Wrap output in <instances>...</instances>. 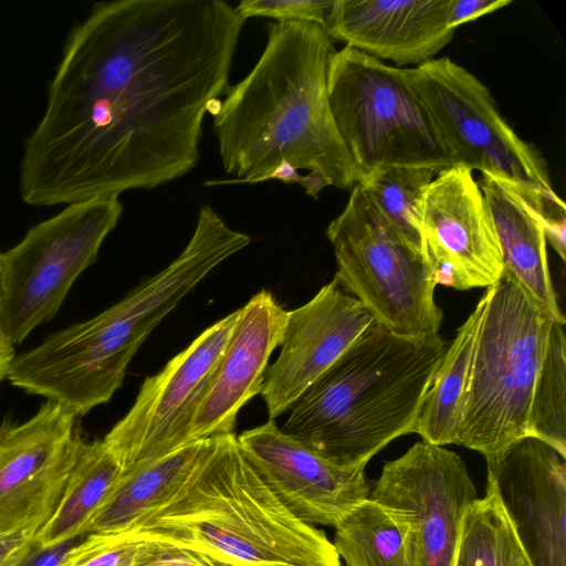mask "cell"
Listing matches in <instances>:
<instances>
[{"label":"cell","mask_w":566,"mask_h":566,"mask_svg":"<svg viewBox=\"0 0 566 566\" xmlns=\"http://www.w3.org/2000/svg\"><path fill=\"white\" fill-rule=\"evenodd\" d=\"M406 71L457 164L509 184L543 219L565 211L543 158L517 136L476 76L447 56Z\"/></svg>","instance_id":"obj_8"},{"label":"cell","mask_w":566,"mask_h":566,"mask_svg":"<svg viewBox=\"0 0 566 566\" xmlns=\"http://www.w3.org/2000/svg\"><path fill=\"white\" fill-rule=\"evenodd\" d=\"M437 172L430 167L392 166L365 176L358 184L410 248L424 259L420 203Z\"/></svg>","instance_id":"obj_25"},{"label":"cell","mask_w":566,"mask_h":566,"mask_svg":"<svg viewBox=\"0 0 566 566\" xmlns=\"http://www.w3.org/2000/svg\"><path fill=\"white\" fill-rule=\"evenodd\" d=\"M13 346L0 324V385L7 379L10 365L15 357Z\"/></svg>","instance_id":"obj_34"},{"label":"cell","mask_w":566,"mask_h":566,"mask_svg":"<svg viewBox=\"0 0 566 566\" xmlns=\"http://www.w3.org/2000/svg\"><path fill=\"white\" fill-rule=\"evenodd\" d=\"M122 474V468L103 440L80 441L74 464L52 516L36 533L41 545L85 535V530Z\"/></svg>","instance_id":"obj_21"},{"label":"cell","mask_w":566,"mask_h":566,"mask_svg":"<svg viewBox=\"0 0 566 566\" xmlns=\"http://www.w3.org/2000/svg\"><path fill=\"white\" fill-rule=\"evenodd\" d=\"M238 443L258 474L298 520L336 527L369 497L365 468H339L269 419L237 436Z\"/></svg>","instance_id":"obj_16"},{"label":"cell","mask_w":566,"mask_h":566,"mask_svg":"<svg viewBox=\"0 0 566 566\" xmlns=\"http://www.w3.org/2000/svg\"><path fill=\"white\" fill-rule=\"evenodd\" d=\"M373 314L336 279L302 306L289 311L281 350L268 366L262 396L269 419L301 396L375 324Z\"/></svg>","instance_id":"obj_15"},{"label":"cell","mask_w":566,"mask_h":566,"mask_svg":"<svg viewBox=\"0 0 566 566\" xmlns=\"http://www.w3.org/2000/svg\"><path fill=\"white\" fill-rule=\"evenodd\" d=\"M488 480L532 566H566V457L525 436L485 458Z\"/></svg>","instance_id":"obj_14"},{"label":"cell","mask_w":566,"mask_h":566,"mask_svg":"<svg viewBox=\"0 0 566 566\" xmlns=\"http://www.w3.org/2000/svg\"><path fill=\"white\" fill-rule=\"evenodd\" d=\"M122 212L119 196L66 205L2 253L0 324L13 345L56 315L77 276L96 261Z\"/></svg>","instance_id":"obj_9"},{"label":"cell","mask_w":566,"mask_h":566,"mask_svg":"<svg viewBox=\"0 0 566 566\" xmlns=\"http://www.w3.org/2000/svg\"><path fill=\"white\" fill-rule=\"evenodd\" d=\"M244 21L221 0L95 3L67 34L45 109L23 142V202L148 190L193 169Z\"/></svg>","instance_id":"obj_1"},{"label":"cell","mask_w":566,"mask_h":566,"mask_svg":"<svg viewBox=\"0 0 566 566\" xmlns=\"http://www.w3.org/2000/svg\"><path fill=\"white\" fill-rule=\"evenodd\" d=\"M327 94L338 134L361 179L392 166L440 171L458 165L406 69L345 45L329 57Z\"/></svg>","instance_id":"obj_6"},{"label":"cell","mask_w":566,"mask_h":566,"mask_svg":"<svg viewBox=\"0 0 566 566\" xmlns=\"http://www.w3.org/2000/svg\"><path fill=\"white\" fill-rule=\"evenodd\" d=\"M34 533L0 534V566H17L35 542Z\"/></svg>","instance_id":"obj_32"},{"label":"cell","mask_w":566,"mask_h":566,"mask_svg":"<svg viewBox=\"0 0 566 566\" xmlns=\"http://www.w3.org/2000/svg\"><path fill=\"white\" fill-rule=\"evenodd\" d=\"M210 439L192 442L168 455L122 471L112 492L91 518L85 535L127 531L161 506L186 481Z\"/></svg>","instance_id":"obj_20"},{"label":"cell","mask_w":566,"mask_h":566,"mask_svg":"<svg viewBox=\"0 0 566 566\" xmlns=\"http://www.w3.org/2000/svg\"><path fill=\"white\" fill-rule=\"evenodd\" d=\"M369 497L400 528L408 566H453L464 514L479 499L464 460L423 440L385 463Z\"/></svg>","instance_id":"obj_10"},{"label":"cell","mask_w":566,"mask_h":566,"mask_svg":"<svg viewBox=\"0 0 566 566\" xmlns=\"http://www.w3.org/2000/svg\"><path fill=\"white\" fill-rule=\"evenodd\" d=\"M449 0H335L324 30L332 40L398 66L420 65L453 39Z\"/></svg>","instance_id":"obj_17"},{"label":"cell","mask_w":566,"mask_h":566,"mask_svg":"<svg viewBox=\"0 0 566 566\" xmlns=\"http://www.w3.org/2000/svg\"><path fill=\"white\" fill-rule=\"evenodd\" d=\"M333 545L345 566H408L400 528L370 497L335 527Z\"/></svg>","instance_id":"obj_24"},{"label":"cell","mask_w":566,"mask_h":566,"mask_svg":"<svg viewBox=\"0 0 566 566\" xmlns=\"http://www.w3.org/2000/svg\"><path fill=\"white\" fill-rule=\"evenodd\" d=\"M326 235L333 247L339 285L390 333L412 339L439 334L442 310L428 261L357 184Z\"/></svg>","instance_id":"obj_7"},{"label":"cell","mask_w":566,"mask_h":566,"mask_svg":"<svg viewBox=\"0 0 566 566\" xmlns=\"http://www.w3.org/2000/svg\"><path fill=\"white\" fill-rule=\"evenodd\" d=\"M3 294V262H2V253L0 252V302Z\"/></svg>","instance_id":"obj_36"},{"label":"cell","mask_w":566,"mask_h":566,"mask_svg":"<svg viewBox=\"0 0 566 566\" xmlns=\"http://www.w3.org/2000/svg\"><path fill=\"white\" fill-rule=\"evenodd\" d=\"M332 39L318 24L275 22L251 72L218 103L213 132L223 169L237 179L207 185L258 184L285 161L353 189L361 175L336 128L327 94Z\"/></svg>","instance_id":"obj_2"},{"label":"cell","mask_w":566,"mask_h":566,"mask_svg":"<svg viewBox=\"0 0 566 566\" xmlns=\"http://www.w3.org/2000/svg\"><path fill=\"white\" fill-rule=\"evenodd\" d=\"M420 230L436 284L471 290L489 287L501 276L494 222L468 167L458 164L436 174L421 198Z\"/></svg>","instance_id":"obj_13"},{"label":"cell","mask_w":566,"mask_h":566,"mask_svg":"<svg viewBox=\"0 0 566 566\" xmlns=\"http://www.w3.org/2000/svg\"><path fill=\"white\" fill-rule=\"evenodd\" d=\"M527 559L488 480L484 497L465 512L453 566H527Z\"/></svg>","instance_id":"obj_23"},{"label":"cell","mask_w":566,"mask_h":566,"mask_svg":"<svg viewBox=\"0 0 566 566\" xmlns=\"http://www.w3.org/2000/svg\"><path fill=\"white\" fill-rule=\"evenodd\" d=\"M527 566H532V565H531V563H528V565H527Z\"/></svg>","instance_id":"obj_37"},{"label":"cell","mask_w":566,"mask_h":566,"mask_svg":"<svg viewBox=\"0 0 566 566\" xmlns=\"http://www.w3.org/2000/svg\"><path fill=\"white\" fill-rule=\"evenodd\" d=\"M133 566H228L199 551L166 541L138 538Z\"/></svg>","instance_id":"obj_29"},{"label":"cell","mask_w":566,"mask_h":566,"mask_svg":"<svg viewBox=\"0 0 566 566\" xmlns=\"http://www.w3.org/2000/svg\"><path fill=\"white\" fill-rule=\"evenodd\" d=\"M240 316L241 308L216 322L145 379L129 411L103 439L122 471L192 443L195 416Z\"/></svg>","instance_id":"obj_11"},{"label":"cell","mask_w":566,"mask_h":566,"mask_svg":"<svg viewBox=\"0 0 566 566\" xmlns=\"http://www.w3.org/2000/svg\"><path fill=\"white\" fill-rule=\"evenodd\" d=\"M139 539L128 532L90 533L78 539L59 566H133Z\"/></svg>","instance_id":"obj_27"},{"label":"cell","mask_w":566,"mask_h":566,"mask_svg":"<svg viewBox=\"0 0 566 566\" xmlns=\"http://www.w3.org/2000/svg\"><path fill=\"white\" fill-rule=\"evenodd\" d=\"M510 3L511 0H449L447 23L455 30L463 23L479 19Z\"/></svg>","instance_id":"obj_30"},{"label":"cell","mask_w":566,"mask_h":566,"mask_svg":"<svg viewBox=\"0 0 566 566\" xmlns=\"http://www.w3.org/2000/svg\"><path fill=\"white\" fill-rule=\"evenodd\" d=\"M484 306L483 293L450 342L424 396L413 433L426 442L442 447L457 444L470 364Z\"/></svg>","instance_id":"obj_22"},{"label":"cell","mask_w":566,"mask_h":566,"mask_svg":"<svg viewBox=\"0 0 566 566\" xmlns=\"http://www.w3.org/2000/svg\"><path fill=\"white\" fill-rule=\"evenodd\" d=\"M449 345L439 334L405 338L376 323L301 396L281 430L339 468H365L413 433Z\"/></svg>","instance_id":"obj_4"},{"label":"cell","mask_w":566,"mask_h":566,"mask_svg":"<svg viewBox=\"0 0 566 566\" xmlns=\"http://www.w3.org/2000/svg\"><path fill=\"white\" fill-rule=\"evenodd\" d=\"M479 185L489 206L503 260L524 289L560 324H566L553 286L544 221L512 186L481 174Z\"/></svg>","instance_id":"obj_19"},{"label":"cell","mask_w":566,"mask_h":566,"mask_svg":"<svg viewBox=\"0 0 566 566\" xmlns=\"http://www.w3.org/2000/svg\"><path fill=\"white\" fill-rule=\"evenodd\" d=\"M307 196L317 197V193L329 184L321 176L314 174H307L301 184Z\"/></svg>","instance_id":"obj_35"},{"label":"cell","mask_w":566,"mask_h":566,"mask_svg":"<svg viewBox=\"0 0 566 566\" xmlns=\"http://www.w3.org/2000/svg\"><path fill=\"white\" fill-rule=\"evenodd\" d=\"M77 541L78 538H72L51 545H41L35 539L17 566H59L65 554Z\"/></svg>","instance_id":"obj_31"},{"label":"cell","mask_w":566,"mask_h":566,"mask_svg":"<svg viewBox=\"0 0 566 566\" xmlns=\"http://www.w3.org/2000/svg\"><path fill=\"white\" fill-rule=\"evenodd\" d=\"M553 321L535 380L527 436L536 437L566 457V336Z\"/></svg>","instance_id":"obj_26"},{"label":"cell","mask_w":566,"mask_h":566,"mask_svg":"<svg viewBox=\"0 0 566 566\" xmlns=\"http://www.w3.org/2000/svg\"><path fill=\"white\" fill-rule=\"evenodd\" d=\"M126 532L228 566H342L326 534L298 520L268 488L234 432L211 438L175 494Z\"/></svg>","instance_id":"obj_3"},{"label":"cell","mask_w":566,"mask_h":566,"mask_svg":"<svg viewBox=\"0 0 566 566\" xmlns=\"http://www.w3.org/2000/svg\"><path fill=\"white\" fill-rule=\"evenodd\" d=\"M333 1L242 0L234 9L242 19L266 17L277 22L302 21L325 27Z\"/></svg>","instance_id":"obj_28"},{"label":"cell","mask_w":566,"mask_h":566,"mask_svg":"<svg viewBox=\"0 0 566 566\" xmlns=\"http://www.w3.org/2000/svg\"><path fill=\"white\" fill-rule=\"evenodd\" d=\"M78 417L46 400L22 423L0 427V534H36L52 516L82 437Z\"/></svg>","instance_id":"obj_12"},{"label":"cell","mask_w":566,"mask_h":566,"mask_svg":"<svg viewBox=\"0 0 566 566\" xmlns=\"http://www.w3.org/2000/svg\"><path fill=\"white\" fill-rule=\"evenodd\" d=\"M289 311L262 290L241 316L191 426V441L232 433L240 409L262 390L269 359L281 345Z\"/></svg>","instance_id":"obj_18"},{"label":"cell","mask_w":566,"mask_h":566,"mask_svg":"<svg viewBox=\"0 0 566 566\" xmlns=\"http://www.w3.org/2000/svg\"><path fill=\"white\" fill-rule=\"evenodd\" d=\"M304 176L289 163H281L272 171L261 178L260 182L265 180H280L286 185L298 184L301 185Z\"/></svg>","instance_id":"obj_33"},{"label":"cell","mask_w":566,"mask_h":566,"mask_svg":"<svg viewBox=\"0 0 566 566\" xmlns=\"http://www.w3.org/2000/svg\"><path fill=\"white\" fill-rule=\"evenodd\" d=\"M457 444L491 457L527 436L552 315L506 270L486 287Z\"/></svg>","instance_id":"obj_5"}]
</instances>
